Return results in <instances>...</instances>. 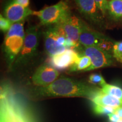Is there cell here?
I'll return each instance as SVG.
<instances>
[{"label":"cell","mask_w":122,"mask_h":122,"mask_svg":"<svg viewBox=\"0 0 122 122\" xmlns=\"http://www.w3.org/2000/svg\"><path fill=\"white\" fill-rule=\"evenodd\" d=\"M100 89L83 81L62 77L47 86L34 88L32 95L37 98L78 97L91 100Z\"/></svg>","instance_id":"6da1fadb"},{"label":"cell","mask_w":122,"mask_h":122,"mask_svg":"<svg viewBox=\"0 0 122 122\" xmlns=\"http://www.w3.org/2000/svg\"><path fill=\"white\" fill-rule=\"evenodd\" d=\"M107 11L114 20H122V0L108 1Z\"/></svg>","instance_id":"9a60e30c"},{"label":"cell","mask_w":122,"mask_h":122,"mask_svg":"<svg viewBox=\"0 0 122 122\" xmlns=\"http://www.w3.org/2000/svg\"><path fill=\"white\" fill-rule=\"evenodd\" d=\"M91 100L94 104L102 106H110L114 108L122 106V102L114 96L105 93L102 91V89H100Z\"/></svg>","instance_id":"5bb4252c"},{"label":"cell","mask_w":122,"mask_h":122,"mask_svg":"<svg viewBox=\"0 0 122 122\" xmlns=\"http://www.w3.org/2000/svg\"><path fill=\"white\" fill-rule=\"evenodd\" d=\"M92 62L90 58L85 55H80L76 62L69 68V72L84 71L87 70L91 66Z\"/></svg>","instance_id":"2e32d148"},{"label":"cell","mask_w":122,"mask_h":122,"mask_svg":"<svg viewBox=\"0 0 122 122\" xmlns=\"http://www.w3.org/2000/svg\"><path fill=\"white\" fill-rule=\"evenodd\" d=\"M80 56L74 49H67L63 52L49 57L48 63L56 70H64L71 67Z\"/></svg>","instance_id":"30bf717a"},{"label":"cell","mask_w":122,"mask_h":122,"mask_svg":"<svg viewBox=\"0 0 122 122\" xmlns=\"http://www.w3.org/2000/svg\"><path fill=\"white\" fill-rule=\"evenodd\" d=\"M102 91L105 93L114 96L122 102V89L115 85L106 84L102 87Z\"/></svg>","instance_id":"e0dca14e"},{"label":"cell","mask_w":122,"mask_h":122,"mask_svg":"<svg viewBox=\"0 0 122 122\" xmlns=\"http://www.w3.org/2000/svg\"><path fill=\"white\" fill-rule=\"evenodd\" d=\"M108 117H109V119L111 122H118L120 119V118L119 117V115L115 112L108 114Z\"/></svg>","instance_id":"603a6c76"},{"label":"cell","mask_w":122,"mask_h":122,"mask_svg":"<svg viewBox=\"0 0 122 122\" xmlns=\"http://www.w3.org/2000/svg\"><path fill=\"white\" fill-rule=\"evenodd\" d=\"M98 9L102 14L103 16L106 15L107 10V0H95Z\"/></svg>","instance_id":"7402d4cb"},{"label":"cell","mask_w":122,"mask_h":122,"mask_svg":"<svg viewBox=\"0 0 122 122\" xmlns=\"http://www.w3.org/2000/svg\"><path fill=\"white\" fill-rule=\"evenodd\" d=\"M59 75L57 70L50 65H42L36 69L32 77V81L37 86H45L56 80Z\"/></svg>","instance_id":"8fae6325"},{"label":"cell","mask_w":122,"mask_h":122,"mask_svg":"<svg viewBox=\"0 0 122 122\" xmlns=\"http://www.w3.org/2000/svg\"><path fill=\"white\" fill-rule=\"evenodd\" d=\"M13 23L6 18L0 15V29L4 32H7L13 25Z\"/></svg>","instance_id":"44dd1931"},{"label":"cell","mask_w":122,"mask_h":122,"mask_svg":"<svg viewBox=\"0 0 122 122\" xmlns=\"http://www.w3.org/2000/svg\"><path fill=\"white\" fill-rule=\"evenodd\" d=\"M112 56L116 60L122 63V41L114 43Z\"/></svg>","instance_id":"d6986e66"},{"label":"cell","mask_w":122,"mask_h":122,"mask_svg":"<svg viewBox=\"0 0 122 122\" xmlns=\"http://www.w3.org/2000/svg\"><path fill=\"white\" fill-rule=\"evenodd\" d=\"M118 122H122V119H120L119 120Z\"/></svg>","instance_id":"484cf974"},{"label":"cell","mask_w":122,"mask_h":122,"mask_svg":"<svg viewBox=\"0 0 122 122\" xmlns=\"http://www.w3.org/2000/svg\"><path fill=\"white\" fill-rule=\"evenodd\" d=\"M79 43L85 47H97L109 53L113 50L114 44L111 39L93 30L84 22L79 37Z\"/></svg>","instance_id":"52a82bcc"},{"label":"cell","mask_w":122,"mask_h":122,"mask_svg":"<svg viewBox=\"0 0 122 122\" xmlns=\"http://www.w3.org/2000/svg\"><path fill=\"white\" fill-rule=\"evenodd\" d=\"M24 22L13 24L6 33L3 45V50L9 68L13 66L23 45L25 31Z\"/></svg>","instance_id":"3957f363"},{"label":"cell","mask_w":122,"mask_h":122,"mask_svg":"<svg viewBox=\"0 0 122 122\" xmlns=\"http://www.w3.org/2000/svg\"><path fill=\"white\" fill-rule=\"evenodd\" d=\"M44 45L49 57L63 52L67 49H74L77 45L67 37L59 24L49 25L44 32Z\"/></svg>","instance_id":"277c9868"},{"label":"cell","mask_w":122,"mask_h":122,"mask_svg":"<svg viewBox=\"0 0 122 122\" xmlns=\"http://www.w3.org/2000/svg\"><path fill=\"white\" fill-rule=\"evenodd\" d=\"M115 112L116 114H118L120 119H122V106H120L116 108Z\"/></svg>","instance_id":"d4e9b609"},{"label":"cell","mask_w":122,"mask_h":122,"mask_svg":"<svg viewBox=\"0 0 122 122\" xmlns=\"http://www.w3.org/2000/svg\"><path fill=\"white\" fill-rule=\"evenodd\" d=\"M12 1L25 7H29L28 6L30 5V0H12Z\"/></svg>","instance_id":"cb8c5ba5"},{"label":"cell","mask_w":122,"mask_h":122,"mask_svg":"<svg viewBox=\"0 0 122 122\" xmlns=\"http://www.w3.org/2000/svg\"><path fill=\"white\" fill-rule=\"evenodd\" d=\"M83 22L80 18L71 15L62 23L59 24L68 39L74 42L77 47L80 45L79 43V37Z\"/></svg>","instance_id":"7c38bea8"},{"label":"cell","mask_w":122,"mask_h":122,"mask_svg":"<svg viewBox=\"0 0 122 122\" xmlns=\"http://www.w3.org/2000/svg\"><path fill=\"white\" fill-rule=\"evenodd\" d=\"M116 108L112 107L110 106H102L93 103V110L96 114L98 115H105V114H110L111 113H114L115 111Z\"/></svg>","instance_id":"ac0fdd59"},{"label":"cell","mask_w":122,"mask_h":122,"mask_svg":"<svg viewBox=\"0 0 122 122\" xmlns=\"http://www.w3.org/2000/svg\"><path fill=\"white\" fill-rule=\"evenodd\" d=\"M80 13L88 20L97 25L103 23V15L97 6L95 0H74Z\"/></svg>","instance_id":"9c48e42d"},{"label":"cell","mask_w":122,"mask_h":122,"mask_svg":"<svg viewBox=\"0 0 122 122\" xmlns=\"http://www.w3.org/2000/svg\"><path fill=\"white\" fill-rule=\"evenodd\" d=\"M33 11L29 7H25L13 1L6 5L4 9V16L13 24L22 22L30 15H32Z\"/></svg>","instance_id":"4fadbf2b"},{"label":"cell","mask_w":122,"mask_h":122,"mask_svg":"<svg viewBox=\"0 0 122 122\" xmlns=\"http://www.w3.org/2000/svg\"><path fill=\"white\" fill-rule=\"evenodd\" d=\"M32 15L39 18L42 25L49 26L62 23L71 13L67 3L61 1L39 11H33Z\"/></svg>","instance_id":"5b68a950"},{"label":"cell","mask_w":122,"mask_h":122,"mask_svg":"<svg viewBox=\"0 0 122 122\" xmlns=\"http://www.w3.org/2000/svg\"><path fill=\"white\" fill-rule=\"evenodd\" d=\"M83 55L88 56L91 60V66L85 71L110 66L114 63V57L109 53L97 47H85L81 49Z\"/></svg>","instance_id":"ba28073f"},{"label":"cell","mask_w":122,"mask_h":122,"mask_svg":"<svg viewBox=\"0 0 122 122\" xmlns=\"http://www.w3.org/2000/svg\"><path fill=\"white\" fill-rule=\"evenodd\" d=\"M0 122H35L30 110L7 86L1 90Z\"/></svg>","instance_id":"7a4b0ae2"},{"label":"cell","mask_w":122,"mask_h":122,"mask_svg":"<svg viewBox=\"0 0 122 122\" xmlns=\"http://www.w3.org/2000/svg\"><path fill=\"white\" fill-rule=\"evenodd\" d=\"M40 30L36 25H30L25 30L23 47L15 59L14 66H20L28 63L36 56L39 45Z\"/></svg>","instance_id":"8992f818"},{"label":"cell","mask_w":122,"mask_h":122,"mask_svg":"<svg viewBox=\"0 0 122 122\" xmlns=\"http://www.w3.org/2000/svg\"><path fill=\"white\" fill-rule=\"evenodd\" d=\"M88 81L92 84L100 85L101 87L106 84L103 76L98 74H91L89 77Z\"/></svg>","instance_id":"ffe728a7"}]
</instances>
